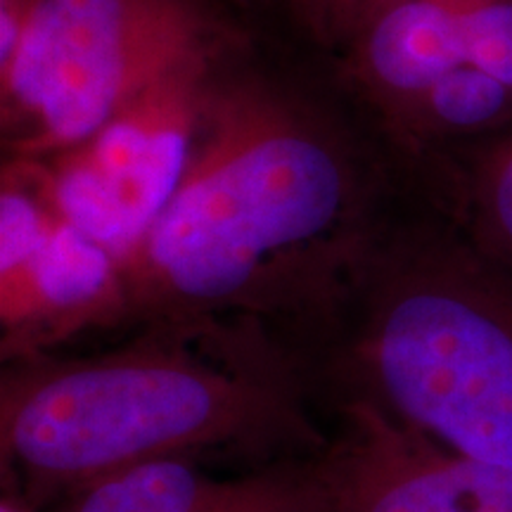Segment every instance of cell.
Masks as SVG:
<instances>
[{
	"instance_id": "cell-11",
	"label": "cell",
	"mask_w": 512,
	"mask_h": 512,
	"mask_svg": "<svg viewBox=\"0 0 512 512\" xmlns=\"http://www.w3.org/2000/svg\"><path fill=\"white\" fill-rule=\"evenodd\" d=\"M0 512H41L36 505H31L27 498L19 494L17 489L3 486V496H0Z\"/></svg>"
},
{
	"instance_id": "cell-1",
	"label": "cell",
	"mask_w": 512,
	"mask_h": 512,
	"mask_svg": "<svg viewBox=\"0 0 512 512\" xmlns=\"http://www.w3.org/2000/svg\"><path fill=\"white\" fill-rule=\"evenodd\" d=\"M411 166L335 74L330 86L223 50L174 200L121 259L124 332L256 320L290 335L339 275Z\"/></svg>"
},
{
	"instance_id": "cell-2",
	"label": "cell",
	"mask_w": 512,
	"mask_h": 512,
	"mask_svg": "<svg viewBox=\"0 0 512 512\" xmlns=\"http://www.w3.org/2000/svg\"><path fill=\"white\" fill-rule=\"evenodd\" d=\"M323 418L299 358L266 325H145L93 354L3 361L0 472L41 510L157 460L311 458L328 446Z\"/></svg>"
},
{
	"instance_id": "cell-4",
	"label": "cell",
	"mask_w": 512,
	"mask_h": 512,
	"mask_svg": "<svg viewBox=\"0 0 512 512\" xmlns=\"http://www.w3.org/2000/svg\"><path fill=\"white\" fill-rule=\"evenodd\" d=\"M238 31L200 0H34L0 69L5 157L79 145L145 88Z\"/></svg>"
},
{
	"instance_id": "cell-5",
	"label": "cell",
	"mask_w": 512,
	"mask_h": 512,
	"mask_svg": "<svg viewBox=\"0 0 512 512\" xmlns=\"http://www.w3.org/2000/svg\"><path fill=\"white\" fill-rule=\"evenodd\" d=\"M238 36L178 64L79 145L38 159L64 219L110 249L119 264L174 200L214 67Z\"/></svg>"
},
{
	"instance_id": "cell-6",
	"label": "cell",
	"mask_w": 512,
	"mask_h": 512,
	"mask_svg": "<svg viewBox=\"0 0 512 512\" xmlns=\"http://www.w3.org/2000/svg\"><path fill=\"white\" fill-rule=\"evenodd\" d=\"M126 323V287L110 249L67 221L41 164L0 171V358L50 354Z\"/></svg>"
},
{
	"instance_id": "cell-9",
	"label": "cell",
	"mask_w": 512,
	"mask_h": 512,
	"mask_svg": "<svg viewBox=\"0 0 512 512\" xmlns=\"http://www.w3.org/2000/svg\"><path fill=\"white\" fill-rule=\"evenodd\" d=\"M411 164L422 192L512 273V126L441 147Z\"/></svg>"
},
{
	"instance_id": "cell-3",
	"label": "cell",
	"mask_w": 512,
	"mask_h": 512,
	"mask_svg": "<svg viewBox=\"0 0 512 512\" xmlns=\"http://www.w3.org/2000/svg\"><path fill=\"white\" fill-rule=\"evenodd\" d=\"M285 342L320 408L366 401L441 446L512 467V273L413 171Z\"/></svg>"
},
{
	"instance_id": "cell-7",
	"label": "cell",
	"mask_w": 512,
	"mask_h": 512,
	"mask_svg": "<svg viewBox=\"0 0 512 512\" xmlns=\"http://www.w3.org/2000/svg\"><path fill=\"white\" fill-rule=\"evenodd\" d=\"M316 465L335 512H512V467L437 444L366 401H332Z\"/></svg>"
},
{
	"instance_id": "cell-8",
	"label": "cell",
	"mask_w": 512,
	"mask_h": 512,
	"mask_svg": "<svg viewBox=\"0 0 512 512\" xmlns=\"http://www.w3.org/2000/svg\"><path fill=\"white\" fill-rule=\"evenodd\" d=\"M316 456L273 460L240 477H214L195 460H157L86 486L55 512H335Z\"/></svg>"
},
{
	"instance_id": "cell-10",
	"label": "cell",
	"mask_w": 512,
	"mask_h": 512,
	"mask_svg": "<svg viewBox=\"0 0 512 512\" xmlns=\"http://www.w3.org/2000/svg\"><path fill=\"white\" fill-rule=\"evenodd\" d=\"M370 0H287L297 27L313 46L337 55Z\"/></svg>"
}]
</instances>
